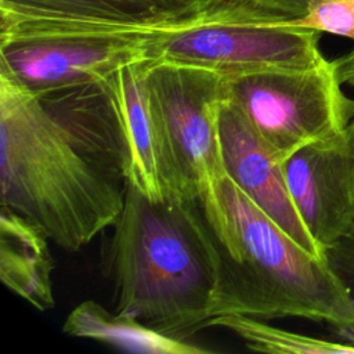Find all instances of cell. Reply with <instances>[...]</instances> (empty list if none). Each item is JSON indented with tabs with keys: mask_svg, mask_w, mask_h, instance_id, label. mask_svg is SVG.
I'll use <instances>...</instances> for the list:
<instances>
[{
	"mask_svg": "<svg viewBox=\"0 0 354 354\" xmlns=\"http://www.w3.org/2000/svg\"><path fill=\"white\" fill-rule=\"evenodd\" d=\"M342 84L354 87V48L332 61Z\"/></svg>",
	"mask_w": 354,
	"mask_h": 354,
	"instance_id": "obj_19",
	"label": "cell"
},
{
	"mask_svg": "<svg viewBox=\"0 0 354 354\" xmlns=\"http://www.w3.org/2000/svg\"><path fill=\"white\" fill-rule=\"evenodd\" d=\"M145 68L147 58L130 62L108 76V84L127 153L129 183L149 199L160 201L165 196L148 109Z\"/></svg>",
	"mask_w": 354,
	"mask_h": 354,
	"instance_id": "obj_11",
	"label": "cell"
},
{
	"mask_svg": "<svg viewBox=\"0 0 354 354\" xmlns=\"http://www.w3.org/2000/svg\"><path fill=\"white\" fill-rule=\"evenodd\" d=\"M342 87L332 61L225 76L227 100L282 163L297 149L347 130L354 101Z\"/></svg>",
	"mask_w": 354,
	"mask_h": 354,
	"instance_id": "obj_5",
	"label": "cell"
},
{
	"mask_svg": "<svg viewBox=\"0 0 354 354\" xmlns=\"http://www.w3.org/2000/svg\"><path fill=\"white\" fill-rule=\"evenodd\" d=\"M348 131H350V134H351V137H353V141H354V118L351 119V122H350V124H348Z\"/></svg>",
	"mask_w": 354,
	"mask_h": 354,
	"instance_id": "obj_20",
	"label": "cell"
},
{
	"mask_svg": "<svg viewBox=\"0 0 354 354\" xmlns=\"http://www.w3.org/2000/svg\"><path fill=\"white\" fill-rule=\"evenodd\" d=\"M106 268L115 311L188 340L212 318L216 263L196 201H152L127 181Z\"/></svg>",
	"mask_w": 354,
	"mask_h": 354,
	"instance_id": "obj_3",
	"label": "cell"
},
{
	"mask_svg": "<svg viewBox=\"0 0 354 354\" xmlns=\"http://www.w3.org/2000/svg\"><path fill=\"white\" fill-rule=\"evenodd\" d=\"M148 32L35 29L0 33V79L33 94L101 82L119 68L147 58Z\"/></svg>",
	"mask_w": 354,
	"mask_h": 354,
	"instance_id": "obj_7",
	"label": "cell"
},
{
	"mask_svg": "<svg viewBox=\"0 0 354 354\" xmlns=\"http://www.w3.org/2000/svg\"><path fill=\"white\" fill-rule=\"evenodd\" d=\"M282 166L304 227L326 253L354 228V141L348 127L339 137L297 149Z\"/></svg>",
	"mask_w": 354,
	"mask_h": 354,
	"instance_id": "obj_8",
	"label": "cell"
},
{
	"mask_svg": "<svg viewBox=\"0 0 354 354\" xmlns=\"http://www.w3.org/2000/svg\"><path fill=\"white\" fill-rule=\"evenodd\" d=\"M207 326H220L231 330L245 342L248 348L254 351L274 354H354V344L289 332L243 314L216 315L206 322L205 328Z\"/></svg>",
	"mask_w": 354,
	"mask_h": 354,
	"instance_id": "obj_14",
	"label": "cell"
},
{
	"mask_svg": "<svg viewBox=\"0 0 354 354\" xmlns=\"http://www.w3.org/2000/svg\"><path fill=\"white\" fill-rule=\"evenodd\" d=\"M1 206L76 252L120 214L127 153L108 77L46 93L0 79Z\"/></svg>",
	"mask_w": 354,
	"mask_h": 354,
	"instance_id": "obj_1",
	"label": "cell"
},
{
	"mask_svg": "<svg viewBox=\"0 0 354 354\" xmlns=\"http://www.w3.org/2000/svg\"><path fill=\"white\" fill-rule=\"evenodd\" d=\"M196 205L214 252L212 318L299 317L337 332L354 324L350 293L328 260L300 246L225 174Z\"/></svg>",
	"mask_w": 354,
	"mask_h": 354,
	"instance_id": "obj_2",
	"label": "cell"
},
{
	"mask_svg": "<svg viewBox=\"0 0 354 354\" xmlns=\"http://www.w3.org/2000/svg\"><path fill=\"white\" fill-rule=\"evenodd\" d=\"M288 26L330 33L354 40V0H318L306 15Z\"/></svg>",
	"mask_w": 354,
	"mask_h": 354,
	"instance_id": "obj_16",
	"label": "cell"
},
{
	"mask_svg": "<svg viewBox=\"0 0 354 354\" xmlns=\"http://www.w3.org/2000/svg\"><path fill=\"white\" fill-rule=\"evenodd\" d=\"M319 32L202 14L148 32L147 58L210 69L225 76L267 69H310L328 59Z\"/></svg>",
	"mask_w": 354,
	"mask_h": 354,
	"instance_id": "obj_6",
	"label": "cell"
},
{
	"mask_svg": "<svg viewBox=\"0 0 354 354\" xmlns=\"http://www.w3.org/2000/svg\"><path fill=\"white\" fill-rule=\"evenodd\" d=\"M48 241L39 225L1 206L0 278L10 290L40 311L54 306V259Z\"/></svg>",
	"mask_w": 354,
	"mask_h": 354,
	"instance_id": "obj_12",
	"label": "cell"
},
{
	"mask_svg": "<svg viewBox=\"0 0 354 354\" xmlns=\"http://www.w3.org/2000/svg\"><path fill=\"white\" fill-rule=\"evenodd\" d=\"M318 0H212L207 14L259 24L283 25L306 15Z\"/></svg>",
	"mask_w": 354,
	"mask_h": 354,
	"instance_id": "obj_15",
	"label": "cell"
},
{
	"mask_svg": "<svg viewBox=\"0 0 354 354\" xmlns=\"http://www.w3.org/2000/svg\"><path fill=\"white\" fill-rule=\"evenodd\" d=\"M353 118H354V102H353Z\"/></svg>",
	"mask_w": 354,
	"mask_h": 354,
	"instance_id": "obj_21",
	"label": "cell"
},
{
	"mask_svg": "<svg viewBox=\"0 0 354 354\" xmlns=\"http://www.w3.org/2000/svg\"><path fill=\"white\" fill-rule=\"evenodd\" d=\"M176 22L183 21L165 12L153 0H0V32L48 28L152 30Z\"/></svg>",
	"mask_w": 354,
	"mask_h": 354,
	"instance_id": "obj_10",
	"label": "cell"
},
{
	"mask_svg": "<svg viewBox=\"0 0 354 354\" xmlns=\"http://www.w3.org/2000/svg\"><path fill=\"white\" fill-rule=\"evenodd\" d=\"M325 254L330 268L347 288L354 304V228L348 235L329 248ZM339 335L348 344H354V324L343 330H339Z\"/></svg>",
	"mask_w": 354,
	"mask_h": 354,
	"instance_id": "obj_17",
	"label": "cell"
},
{
	"mask_svg": "<svg viewBox=\"0 0 354 354\" xmlns=\"http://www.w3.org/2000/svg\"><path fill=\"white\" fill-rule=\"evenodd\" d=\"M66 335L102 342L123 351L141 354H203L207 348L149 328L141 321L106 310L94 300L77 304L66 317Z\"/></svg>",
	"mask_w": 354,
	"mask_h": 354,
	"instance_id": "obj_13",
	"label": "cell"
},
{
	"mask_svg": "<svg viewBox=\"0 0 354 354\" xmlns=\"http://www.w3.org/2000/svg\"><path fill=\"white\" fill-rule=\"evenodd\" d=\"M144 82L163 196L196 201L225 174L218 137L225 75L147 58Z\"/></svg>",
	"mask_w": 354,
	"mask_h": 354,
	"instance_id": "obj_4",
	"label": "cell"
},
{
	"mask_svg": "<svg viewBox=\"0 0 354 354\" xmlns=\"http://www.w3.org/2000/svg\"><path fill=\"white\" fill-rule=\"evenodd\" d=\"M159 8L177 19H188L203 14L212 0H153Z\"/></svg>",
	"mask_w": 354,
	"mask_h": 354,
	"instance_id": "obj_18",
	"label": "cell"
},
{
	"mask_svg": "<svg viewBox=\"0 0 354 354\" xmlns=\"http://www.w3.org/2000/svg\"><path fill=\"white\" fill-rule=\"evenodd\" d=\"M218 137L225 176L300 246L326 259L293 205L282 162L228 100L220 109Z\"/></svg>",
	"mask_w": 354,
	"mask_h": 354,
	"instance_id": "obj_9",
	"label": "cell"
}]
</instances>
